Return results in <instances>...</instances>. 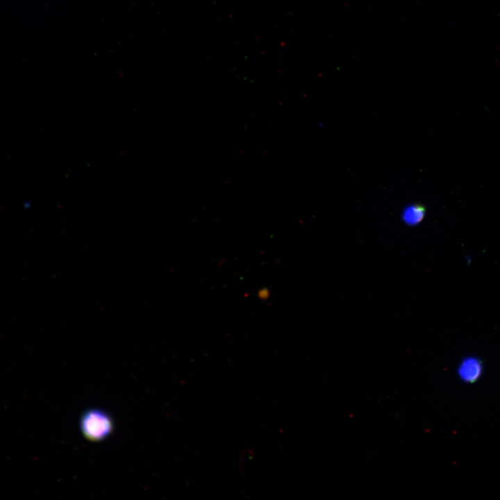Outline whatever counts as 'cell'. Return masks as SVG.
<instances>
[{
    "instance_id": "1",
    "label": "cell",
    "mask_w": 500,
    "mask_h": 500,
    "mask_svg": "<svg viewBox=\"0 0 500 500\" xmlns=\"http://www.w3.org/2000/svg\"><path fill=\"white\" fill-rule=\"evenodd\" d=\"M79 427L85 439L92 442H101L112 433L114 421L106 411L99 408H90L84 411L81 416Z\"/></svg>"
},
{
    "instance_id": "2",
    "label": "cell",
    "mask_w": 500,
    "mask_h": 500,
    "mask_svg": "<svg viewBox=\"0 0 500 500\" xmlns=\"http://www.w3.org/2000/svg\"><path fill=\"white\" fill-rule=\"evenodd\" d=\"M483 372V362L475 356L463 358L456 368L458 377L465 383H476L482 376Z\"/></svg>"
},
{
    "instance_id": "3",
    "label": "cell",
    "mask_w": 500,
    "mask_h": 500,
    "mask_svg": "<svg viewBox=\"0 0 500 500\" xmlns=\"http://www.w3.org/2000/svg\"><path fill=\"white\" fill-rule=\"evenodd\" d=\"M425 215V208L419 204H412L405 208L402 212V220L408 226L419 224Z\"/></svg>"
}]
</instances>
